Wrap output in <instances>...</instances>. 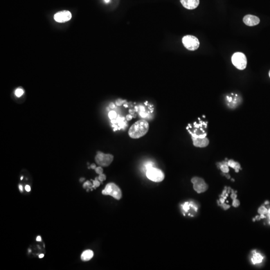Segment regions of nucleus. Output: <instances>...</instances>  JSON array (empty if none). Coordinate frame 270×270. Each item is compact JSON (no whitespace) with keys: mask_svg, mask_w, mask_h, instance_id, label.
I'll return each mask as SVG.
<instances>
[{"mask_svg":"<svg viewBox=\"0 0 270 270\" xmlns=\"http://www.w3.org/2000/svg\"><path fill=\"white\" fill-rule=\"evenodd\" d=\"M149 129V125L148 122L144 120H140L135 123L130 127L128 134L132 138L138 139L146 135Z\"/></svg>","mask_w":270,"mask_h":270,"instance_id":"f257e3e1","label":"nucleus"},{"mask_svg":"<svg viewBox=\"0 0 270 270\" xmlns=\"http://www.w3.org/2000/svg\"><path fill=\"white\" fill-rule=\"evenodd\" d=\"M232 62L236 68L243 70L247 67V57L242 53H235L232 57Z\"/></svg>","mask_w":270,"mask_h":270,"instance_id":"f03ea898","label":"nucleus"},{"mask_svg":"<svg viewBox=\"0 0 270 270\" xmlns=\"http://www.w3.org/2000/svg\"><path fill=\"white\" fill-rule=\"evenodd\" d=\"M102 194L104 195H110L118 200L121 199L122 196L121 189L113 183L107 185L104 190L102 191Z\"/></svg>","mask_w":270,"mask_h":270,"instance_id":"7ed1b4c3","label":"nucleus"},{"mask_svg":"<svg viewBox=\"0 0 270 270\" xmlns=\"http://www.w3.org/2000/svg\"><path fill=\"white\" fill-rule=\"evenodd\" d=\"M182 43L184 47L189 51H195L200 46V42L198 38L192 35H186L182 38Z\"/></svg>","mask_w":270,"mask_h":270,"instance_id":"20e7f679","label":"nucleus"},{"mask_svg":"<svg viewBox=\"0 0 270 270\" xmlns=\"http://www.w3.org/2000/svg\"><path fill=\"white\" fill-rule=\"evenodd\" d=\"M146 176L149 180L155 182H161L165 178V175L161 170L151 167L147 170Z\"/></svg>","mask_w":270,"mask_h":270,"instance_id":"39448f33","label":"nucleus"},{"mask_svg":"<svg viewBox=\"0 0 270 270\" xmlns=\"http://www.w3.org/2000/svg\"><path fill=\"white\" fill-rule=\"evenodd\" d=\"M113 156L111 154H105L101 152H98L96 156L95 161L100 166L107 167L113 161Z\"/></svg>","mask_w":270,"mask_h":270,"instance_id":"423d86ee","label":"nucleus"},{"mask_svg":"<svg viewBox=\"0 0 270 270\" xmlns=\"http://www.w3.org/2000/svg\"><path fill=\"white\" fill-rule=\"evenodd\" d=\"M191 182L193 184V188L195 191L198 193L205 192L208 189V185L203 179L199 177H194L192 179Z\"/></svg>","mask_w":270,"mask_h":270,"instance_id":"0eeeda50","label":"nucleus"},{"mask_svg":"<svg viewBox=\"0 0 270 270\" xmlns=\"http://www.w3.org/2000/svg\"><path fill=\"white\" fill-rule=\"evenodd\" d=\"M54 20L58 23H65L71 19L72 14L68 11H63L56 13L54 15Z\"/></svg>","mask_w":270,"mask_h":270,"instance_id":"6e6552de","label":"nucleus"},{"mask_svg":"<svg viewBox=\"0 0 270 270\" xmlns=\"http://www.w3.org/2000/svg\"><path fill=\"white\" fill-rule=\"evenodd\" d=\"M243 22L248 26L257 25L260 22V20L258 17L252 15H247L243 18Z\"/></svg>","mask_w":270,"mask_h":270,"instance_id":"1a4fd4ad","label":"nucleus"},{"mask_svg":"<svg viewBox=\"0 0 270 270\" xmlns=\"http://www.w3.org/2000/svg\"><path fill=\"white\" fill-rule=\"evenodd\" d=\"M183 6L188 10H194L198 7L200 0H180Z\"/></svg>","mask_w":270,"mask_h":270,"instance_id":"9d476101","label":"nucleus"},{"mask_svg":"<svg viewBox=\"0 0 270 270\" xmlns=\"http://www.w3.org/2000/svg\"><path fill=\"white\" fill-rule=\"evenodd\" d=\"M193 142V145L196 147L204 148L207 147L209 144L208 139L205 138H193L192 137Z\"/></svg>","mask_w":270,"mask_h":270,"instance_id":"9b49d317","label":"nucleus"},{"mask_svg":"<svg viewBox=\"0 0 270 270\" xmlns=\"http://www.w3.org/2000/svg\"><path fill=\"white\" fill-rule=\"evenodd\" d=\"M252 253L253 254V258L251 259V260H252L253 264L254 265H255V264L262 263L264 259L263 256H262L261 254L257 253L256 251L255 250L253 251Z\"/></svg>","mask_w":270,"mask_h":270,"instance_id":"f8f14e48","label":"nucleus"},{"mask_svg":"<svg viewBox=\"0 0 270 270\" xmlns=\"http://www.w3.org/2000/svg\"><path fill=\"white\" fill-rule=\"evenodd\" d=\"M94 256V253L91 250L85 251L81 255V259L83 261H88Z\"/></svg>","mask_w":270,"mask_h":270,"instance_id":"ddd939ff","label":"nucleus"},{"mask_svg":"<svg viewBox=\"0 0 270 270\" xmlns=\"http://www.w3.org/2000/svg\"><path fill=\"white\" fill-rule=\"evenodd\" d=\"M228 165L235 170L236 172H238L240 168V164L238 163L235 162L232 160L229 161V162L228 163Z\"/></svg>","mask_w":270,"mask_h":270,"instance_id":"4468645a","label":"nucleus"},{"mask_svg":"<svg viewBox=\"0 0 270 270\" xmlns=\"http://www.w3.org/2000/svg\"><path fill=\"white\" fill-rule=\"evenodd\" d=\"M220 169L224 173H227L229 172V169L228 165V163L223 162V163L220 165Z\"/></svg>","mask_w":270,"mask_h":270,"instance_id":"2eb2a0df","label":"nucleus"},{"mask_svg":"<svg viewBox=\"0 0 270 270\" xmlns=\"http://www.w3.org/2000/svg\"><path fill=\"white\" fill-rule=\"evenodd\" d=\"M268 210L264 206H262L261 207H260L259 209L258 210V213L260 214L264 215L268 213Z\"/></svg>","mask_w":270,"mask_h":270,"instance_id":"dca6fc26","label":"nucleus"},{"mask_svg":"<svg viewBox=\"0 0 270 270\" xmlns=\"http://www.w3.org/2000/svg\"><path fill=\"white\" fill-rule=\"evenodd\" d=\"M23 90H22V89H17L15 91V95L18 97H20L21 96L23 95Z\"/></svg>","mask_w":270,"mask_h":270,"instance_id":"f3484780","label":"nucleus"},{"mask_svg":"<svg viewBox=\"0 0 270 270\" xmlns=\"http://www.w3.org/2000/svg\"><path fill=\"white\" fill-rule=\"evenodd\" d=\"M109 117L110 118V119L111 120H113V119H115L116 117H117V114L116 113L115 111H111V112H109Z\"/></svg>","mask_w":270,"mask_h":270,"instance_id":"a211bd4d","label":"nucleus"},{"mask_svg":"<svg viewBox=\"0 0 270 270\" xmlns=\"http://www.w3.org/2000/svg\"><path fill=\"white\" fill-rule=\"evenodd\" d=\"M83 187L84 188H86L88 187L89 188H92V184L90 183V181H87L86 182H85V183L83 185Z\"/></svg>","mask_w":270,"mask_h":270,"instance_id":"6ab92c4d","label":"nucleus"},{"mask_svg":"<svg viewBox=\"0 0 270 270\" xmlns=\"http://www.w3.org/2000/svg\"><path fill=\"white\" fill-rule=\"evenodd\" d=\"M93 186L92 188H94L95 189L96 188L99 187L100 185V183L97 180V179H96V180L93 181Z\"/></svg>","mask_w":270,"mask_h":270,"instance_id":"aec40b11","label":"nucleus"},{"mask_svg":"<svg viewBox=\"0 0 270 270\" xmlns=\"http://www.w3.org/2000/svg\"><path fill=\"white\" fill-rule=\"evenodd\" d=\"M95 171L98 174H99V175L103 174V170L101 167L96 168L95 169Z\"/></svg>","mask_w":270,"mask_h":270,"instance_id":"412c9836","label":"nucleus"},{"mask_svg":"<svg viewBox=\"0 0 270 270\" xmlns=\"http://www.w3.org/2000/svg\"><path fill=\"white\" fill-rule=\"evenodd\" d=\"M98 179H99L101 182H103V181H105V180L106 179V176H105V175H104V174H100V175H99V177H98Z\"/></svg>","mask_w":270,"mask_h":270,"instance_id":"4be33fe9","label":"nucleus"},{"mask_svg":"<svg viewBox=\"0 0 270 270\" xmlns=\"http://www.w3.org/2000/svg\"><path fill=\"white\" fill-rule=\"evenodd\" d=\"M240 205V202L238 200L234 199L233 202V206L234 207H237Z\"/></svg>","mask_w":270,"mask_h":270,"instance_id":"5701e85b","label":"nucleus"},{"mask_svg":"<svg viewBox=\"0 0 270 270\" xmlns=\"http://www.w3.org/2000/svg\"><path fill=\"white\" fill-rule=\"evenodd\" d=\"M222 206L223 207L224 210H227V209H229V208L230 207V206L228 205H226V204L224 203L222 204Z\"/></svg>","mask_w":270,"mask_h":270,"instance_id":"b1692460","label":"nucleus"},{"mask_svg":"<svg viewBox=\"0 0 270 270\" xmlns=\"http://www.w3.org/2000/svg\"><path fill=\"white\" fill-rule=\"evenodd\" d=\"M116 103L117 106H121L122 104V101L121 100H118L116 101Z\"/></svg>","mask_w":270,"mask_h":270,"instance_id":"393cba45","label":"nucleus"},{"mask_svg":"<svg viewBox=\"0 0 270 270\" xmlns=\"http://www.w3.org/2000/svg\"><path fill=\"white\" fill-rule=\"evenodd\" d=\"M25 189L27 192H30V191H31V188L29 185L26 186Z\"/></svg>","mask_w":270,"mask_h":270,"instance_id":"a878e982","label":"nucleus"},{"mask_svg":"<svg viewBox=\"0 0 270 270\" xmlns=\"http://www.w3.org/2000/svg\"><path fill=\"white\" fill-rule=\"evenodd\" d=\"M236 197H237V195H236L235 193H234V192H233L232 194L231 195V198H232L233 200L234 199H236Z\"/></svg>","mask_w":270,"mask_h":270,"instance_id":"bb28decb","label":"nucleus"},{"mask_svg":"<svg viewBox=\"0 0 270 270\" xmlns=\"http://www.w3.org/2000/svg\"><path fill=\"white\" fill-rule=\"evenodd\" d=\"M91 168L92 169H95L96 168V165H95L94 164H92L91 166Z\"/></svg>","mask_w":270,"mask_h":270,"instance_id":"cd10ccee","label":"nucleus"},{"mask_svg":"<svg viewBox=\"0 0 270 270\" xmlns=\"http://www.w3.org/2000/svg\"><path fill=\"white\" fill-rule=\"evenodd\" d=\"M132 118V117L130 115L127 116V119L128 121H129L130 120H131Z\"/></svg>","mask_w":270,"mask_h":270,"instance_id":"c85d7f7f","label":"nucleus"},{"mask_svg":"<svg viewBox=\"0 0 270 270\" xmlns=\"http://www.w3.org/2000/svg\"><path fill=\"white\" fill-rule=\"evenodd\" d=\"M36 240H37V241H41V237H40V236H38V237H37V239H36Z\"/></svg>","mask_w":270,"mask_h":270,"instance_id":"c756f323","label":"nucleus"},{"mask_svg":"<svg viewBox=\"0 0 270 270\" xmlns=\"http://www.w3.org/2000/svg\"><path fill=\"white\" fill-rule=\"evenodd\" d=\"M110 107L113 109L115 107V105L113 103H111L110 104Z\"/></svg>","mask_w":270,"mask_h":270,"instance_id":"7c9ffc66","label":"nucleus"},{"mask_svg":"<svg viewBox=\"0 0 270 270\" xmlns=\"http://www.w3.org/2000/svg\"><path fill=\"white\" fill-rule=\"evenodd\" d=\"M224 201H225V200H224V198H221V199H220V201L221 202V203L222 204L224 203Z\"/></svg>","mask_w":270,"mask_h":270,"instance_id":"2f4dec72","label":"nucleus"},{"mask_svg":"<svg viewBox=\"0 0 270 270\" xmlns=\"http://www.w3.org/2000/svg\"><path fill=\"white\" fill-rule=\"evenodd\" d=\"M19 189H20V191H21V192L23 191V186H22L21 185H19Z\"/></svg>","mask_w":270,"mask_h":270,"instance_id":"473e14b6","label":"nucleus"},{"mask_svg":"<svg viewBox=\"0 0 270 270\" xmlns=\"http://www.w3.org/2000/svg\"><path fill=\"white\" fill-rule=\"evenodd\" d=\"M44 254H41V255H39V258H42L44 257Z\"/></svg>","mask_w":270,"mask_h":270,"instance_id":"72a5a7b5","label":"nucleus"},{"mask_svg":"<svg viewBox=\"0 0 270 270\" xmlns=\"http://www.w3.org/2000/svg\"><path fill=\"white\" fill-rule=\"evenodd\" d=\"M111 122H112V123H113V124H114V123L116 122V121L114 119H113V120H112V121H111Z\"/></svg>","mask_w":270,"mask_h":270,"instance_id":"f704fd0d","label":"nucleus"},{"mask_svg":"<svg viewBox=\"0 0 270 270\" xmlns=\"http://www.w3.org/2000/svg\"><path fill=\"white\" fill-rule=\"evenodd\" d=\"M105 1L106 3H109V2H110V0H105Z\"/></svg>","mask_w":270,"mask_h":270,"instance_id":"c9c22d12","label":"nucleus"},{"mask_svg":"<svg viewBox=\"0 0 270 270\" xmlns=\"http://www.w3.org/2000/svg\"><path fill=\"white\" fill-rule=\"evenodd\" d=\"M84 180V179L81 178V179H80V181H81V182H82V181H83Z\"/></svg>","mask_w":270,"mask_h":270,"instance_id":"e433bc0d","label":"nucleus"},{"mask_svg":"<svg viewBox=\"0 0 270 270\" xmlns=\"http://www.w3.org/2000/svg\"><path fill=\"white\" fill-rule=\"evenodd\" d=\"M269 204V202H268V201L266 202V203H265V204Z\"/></svg>","mask_w":270,"mask_h":270,"instance_id":"4c0bfd02","label":"nucleus"},{"mask_svg":"<svg viewBox=\"0 0 270 270\" xmlns=\"http://www.w3.org/2000/svg\"><path fill=\"white\" fill-rule=\"evenodd\" d=\"M23 177H21V180H23Z\"/></svg>","mask_w":270,"mask_h":270,"instance_id":"58836bf2","label":"nucleus"},{"mask_svg":"<svg viewBox=\"0 0 270 270\" xmlns=\"http://www.w3.org/2000/svg\"><path fill=\"white\" fill-rule=\"evenodd\" d=\"M269 76H270V72H269Z\"/></svg>","mask_w":270,"mask_h":270,"instance_id":"ea45409f","label":"nucleus"},{"mask_svg":"<svg viewBox=\"0 0 270 270\" xmlns=\"http://www.w3.org/2000/svg\"><path fill=\"white\" fill-rule=\"evenodd\" d=\"M269 218H270V215H269Z\"/></svg>","mask_w":270,"mask_h":270,"instance_id":"a19ab883","label":"nucleus"}]
</instances>
